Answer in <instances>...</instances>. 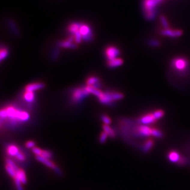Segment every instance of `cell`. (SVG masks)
Instances as JSON below:
<instances>
[{
	"mask_svg": "<svg viewBox=\"0 0 190 190\" xmlns=\"http://www.w3.org/2000/svg\"><path fill=\"white\" fill-rule=\"evenodd\" d=\"M89 94V92L86 89V87L76 88L72 93V102L74 103L80 102L81 101H82Z\"/></svg>",
	"mask_w": 190,
	"mask_h": 190,
	"instance_id": "cell-4",
	"label": "cell"
},
{
	"mask_svg": "<svg viewBox=\"0 0 190 190\" xmlns=\"http://www.w3.org/2000/svg\"><path fill=\"white\" fill-rule=\"evenodd\" d=\"M20 149L19 148L14 145H10L7 148V153L11 156H16V155L19 153Z\"/></svg>",
	"mask_w": 190,
	"mask_h": 190,
	"instance_id": "cell-17",
	"label": "cell"
},
{
	"mask_svg": "<svg viewBox=\"0 0 190 190\" xmlns=\"http://www.w3.org/2000/svg\"><path fill=\"white\" fill-rule=\"evenodd\" d=\"M124 98V95L121 92H108L102 94V95L98 98L100 103L103 104L109 105L113 102L121 100Z\"/></svg>",
	"mask_w": 190,
	"mask_h": 190,
	"instance_id": "cell-3",
	"label": "cell"
},
{
	"mask_svg": "<svg viewBox=\"0 0 190 190\" xmlns=\"http://www.w3.org/2000/svg\"><path fill=\"white\" fill-rule=\"evenodd\" d=\"M108 136V135H107V134L104 131L102 134H101V135H100V142L101 143H105V142L106 141Z\"/></svg>",
	"mask_w": 190,
	"mask_h": 190,
	"instance_id": "cell-33",
	"label": "cell"
},
{
	"mask_svg": "<svg viewBox=\"0 0 190 190\" xmlns=\"http://www.w3.org/2000/svg\"><path fill=\"white\" fill-rule=\"evenodd\" d=\"M17 176L20 179L22 183L25 184L27 183L26 175H25V173L23 169L19 168V169L17 172Z\"/></svg>",
	"mask_w": 190,
	"mask_h": 190,
	"instance_id": "cell-23",
	"label": "cell"
},
{
	"mask_svg": "<svg viewBox=\"0 0 190 190\" xmlns=\"http://www.w3.org/2000/svg\"><path fill=\"white\" fill-rule=\"evenodd\" d=\"M16 159L19 161H24L25 160V156L23 153V152H22L20 150L19 151V153L16 155L15 156Z\"/></svg>",
	"mask_w": 190,
	"mask_h": 190,
	"instance_id": "cell-31",
	"label": "cell"
},
{
	"mask_svg": "<svg viewBox=\"0 0 190 190\" xmlns=\"http://www.w3.org/2000/svg\"><path fill=\"white\" fill-rule=\"evenodd\" d=\"M101 119H102V121L105 123V124L106 125H109L111 124V120L109 116H107V115H102V117H101Z\"/></svg>",
	"mask_w": 190,
	"mask_h": 190,
	"instance_id": "cell-35",
	"label": "cell"
},
{
	"mask_svg": "<svg viewBox=\"0 0 190 190\" xmlns=\"http://www.w3.org/2000/svg\"><path fill=\"white\" fill-rule=\"evenodd\" d=\"M153 115L155 117V118L156 119V120L161 119V118H162L164 115V111L162 110H158L155 111L153 113Z\"/></svg>",
	"mask_w": 190,
	"mask_h": 190,
	"instance_id": "cell-28",
	"label": "cell"
},
{
	"mask_svg": "<svg viewBox=\"0 0 190 190\" xmlns=\"http://www.w3.org/2000/svg\"><path fill=\"white\" fill-rule=\"evenodd\" d=\"M32 151L33 153L36 155V156H41L43 150L38 147H34L32 148Z\"/></svg>",
	"mask_w": 190,
	"mask_h": 190,
	"instance_id": "cell-34",
	"label": "cell"
},
{
	"mask_svg": "<svg viewBox=\"0 0 190 190\" xmlns=\"http://www.w3.org/2000/svg\"><path fill=\"white\" fill-rule=\"evenodd\" d=\"M151 136L156 137V138H161L164 137V134L160 130L153 128L152 129V132H151Z\"/></svg>",
	"mask_w": 190,
	"mask_h": 190,
	"instance_id": "cell-27",
	"label": "cell"
},
{
	"mask_svg": "<svg viewBox=\"0 0 190 190\" xmlns=\"http://www.w3.org/2000/svg\"><path fill=\"white\" fill-rule=\"evenodd\" d=\"M23 98L25 100L26 102L28 103H33L34 99H35V94L33 92H29V91H25L24 93Z\"/></svg>",
	"mask_w": 190,
	"mask_h": 190,
	"instance_id": "cell-22",
	"label": "cell"
},
{
	"mask_svg": "<svg viewBox=\"0 0 190 190\" xmlns=\"http://www.w3.org/2000/svg\"><path fill=\"white\" fill-rule=\"evenodd\" d=\"M41 156L43 158H45L46 159H50L53 157V154L50 151L47 150H43V153L41 155Z\"/></svg>",
	"mask_w": 190,
	"mask_h": 190,
	"instance_id": "cell-32",
	"label": "cell"
},
{
	"mask_svg": "<svg viewBox=\"0 0 190 190\" xmlns=\"http://www.w3.org/2000/svg\"><path fill=\"white\" fill-rule=\"evenodd\" d=\"M86 84H87V86L95 87L97 86L98 84H100V80L98 78L96 77H91L87 80Z\"/></svg>",
	"mask_w": 190,
	"mask_h": 190,
	"instance_id": "cell-20",
	"label": "cell"
},
{
	"mask_svg": "<svg viewBox=\"0 0 190 190\" xmlns=\"http://www.w3.org/2000/svg\"><path fill=\"white\" fill-rule=\"evenodd\" d=\"M154 145V142L151 139H148V140L146 141V142L144 143L143 146V151L145 153H148L149 152L152 148H153Z\"/></svg>",
	"mask_w": 190,
	"mask_h": 190,
	"instance_id": "cell-21",
	"label": "cell"
},
{
	"mask_svg": "<svg viewBox=\"0 0 190 190\" xmlns=\"http://www.w3.org/2000/svg\"><path fill=\"white\" fill-rule=\"evenodd\" d=\"M171 65L172 68L176 71L183 72L188 68L189 63L187 59L182 57H178L172 60Z\"/></svg>",
	"mask_w": 190,
	"mask_h": 190,
	"instance_id": "cell-5",
	"label": "cell"
},
{
	"mask_svg": "<svg viewBox=\"0 0 190 190\" xmlns=\"http://www.w3.org/2000/svg\"><path fill=\"white\" fill-rule=\"evenodd\" d=\"M8 55V50L6 48H2L1 53H0V59L1 61H3Z\"/></svg>",
	"mask_w": 190,
	"mask_h": 190,
	"instance_id": "cell-30",
	"label": "cell"
},
{
	"mask_svg": "<svg viewBox=\"0 0 190 190\" xmlns=\"http://www.w3.org/2000/svg\"><path fill=\"white\" fill-rule=\"evenodd\" d=\"M45 87V84L43 83H35L27 85L25 87V91L34 92L38 90L42 89Z\"/></svg>",
	"mask_w": 190,
	"mask_h": 190,
	"instance_id": "cell-12",
	"label": "cell"
},
{
	"mask_svg": "<svg viewBox=\"0 0 190 190\" xmlns=\"http://www.w3.org/2000/svg\"><path fill=\"white\" fill-rule=\"evenodd\" d=\"M123 64V60L121 58H116L108 62V67L110 68H116Z\"/></svg>",
	"mask_w": 190,
	"mask_h": 190,
	"instance_id": "cell-14",
	"label": "cell"
},
{
	"mask_svg": "<svg viewBox=\"0 0 190 190\" xmlns=\"http://www.w3.org/2000/svg\"><path fill=\"white\" fill-rule=\"evenodd\" d=\"M5 109L7 112V118L13 125L19 121H27L30 118V115L27 112L19 110L14 106H8Z\"/></svg>",
	"mask_w": 190,
	"mask_h": 190,
	"instance_id": "cell-1",
	"label": "cell"
},
{
	"mask_svg": "<svg viewBox=\"0 0 190 190\" xmlns=\"http://www.w3.org/2000/svg\"><path fill=\"white\" fill-rule=\"evenodd\" d=\"M148 44L149 46H150L151 47H159L161 45L160 42L157 40H155V39H151V40H149L148 41Z\"/></svg>",
	"mask_w": 190,
	"mask_h": 190,
	"instance_id": "cell-29",
	"label": "cell"
},
{
	"mask_svg": "<svg viewBox=\"0 0 190 190\" xmlns=\"http://www.w3.org/2000/svg\"><path fill=\"white\" fill-rule=\"evenodd\" d=\"M151 132L152 128H149V126H147L146 125H142L138 126L136 131L138 135L142 137L151 136Z\"/></svg>",
	"mask_w": 190,
	"mask_h": 190,
	"instance_id": "cell-10",
	"label": "cell"
},
{
	"mask_svg": "<svg viewBox=\"0 0 190 190\" xmlns=\"http://www.w3.org/2000/svg\"><path fill=\"white\" fill-rule=\"evenodd\" d=\"M102 127H103V129H104V132H105L110 137H111V138H115V137L116 134H115V131H114L108 125L104 124V125H103Z\"/></svg>",
	"mask_w": 190,
	"mask_h": 190,
	"instance_id": "cell-24",
	"label": "cell"
},
{
	"mask_svg": "<svg viewBox=\"0 0 190 190\" xmlns=\"http://www.w3.org/2000/svg\"><path fill=\"white\" fill-rule=\"evenodd\" d=\"M35 142H33V141H32V140H30V141H28L26 142V143H25V146H26L27 148H33L35 147Z\"/></svg>",
	"mask_w": 190,
	"mask_h": 190,
	"instance_id": "cell-37",
	"label": "cell"
},
{
	"mask_svg": "<svg viewBox=\"0 0 190 190\" xmlns=\"http://www.w3.org/2000/svg\"><path fill=\"white\" fill-rule=\"evenodd\" d=\"M163 0H144L143 9L145 18L148 20H153L158 14V6Z\"/></svg>",
	"mask_w": 190,
	"mask_h": 190,
	"instance_id": "cell-2",
	"label": "cell"
},
{
	"mask_svg": "<svg viewBox=\"0 0 190 190\" xmlns=\"http://www.w3.org/2000/svg\"><path fill=\"white\" fill-rule=\"evenodd\" d=\"M139 121L143 125H148L155 122L156 121V119L154 116L153 113H149L141 117Z\"/></svg>",
	"mask_w": 190,
	"mask_h": 190,
	"instance_id": "cell-11",
	"label": "cell"
},
{
	"mask_svg": "<svg viewBox=\"0 0 190 190\" xmlns=\"http://www.w3.org/2000/svg\"><path fill=\"white\" fill-rule=\"evenodd\" d=\"M14 181H15V184L17 186V190H23L22 187V185H21V181L20 180V179L18 178L17 176H16V178L14 179Z\"/></svg>",
	"mask_w": 190,
	"mask_h": 190,
	"instance_id": "cell-36",
	"label": "cell"
},
{
	"mask_svg": "<svg viewBox=\"0 0 190 190\" xmlns=\"http://www.w3.org/2000/svg\"><path fill=\"white\" fill-rule=\"evenodd\" d=\"M6 170L7 171V172L9 173V175L12 176V178H14V179L17 176V172L14 169L12 168L11 166H10L8 164H6Z\"/></svg>",
	"mask_w": 190,
	"mask_h": 190,
	"instance_id": "cell-25",
	"label": "cell"
},
{
	"mask_svg": "<svg viewBox=\"0 0 190 190\" xmlns=\"http://www.w3.org/2000/svg\"><path fill=\"white\" fill-rule=\"evenodd\" d=\"M86 87V89L87 90V91L89 92V94H92L95 95V96L98 97V98H99L100 97L102 96V94H104V92H102L101 91H100L98 89L95 88L93 86H87Z\"/></svg>",
	"mask_w": 190,
	"mask_h": 190,
	"instance_id": "cell-18",
	"label": "cell"
},
{
	"mask_svg": "<svg viewBox=\"0 0 190 190\" xmlns=\"http://www.w3.org/2000/svg\"><path fill=\"white\" fill-rule=\"evenodd\" d=\"M167 156L169 160L173 163H179L182 159L180 154L175 151H170Z\"/></svg>",
	"mask_w": 190,
	"mask_h": 190,
	"instance_id": "cell-13",
	"label": "cell"
},
{
	"mask_svg": "<svg viewBox=\"0 0 190 190\" xmlns=\"http://www.w3.org/2000/svg\"><path fill=\"white\" fill-rule=\"evenodd\" d=\"M160 33L165 36L170 38L180 37L183 35V32L180 30H172L170 29H162L160 31Z\"/></svg>",
	"mask_w": 190,
	"mask_h": 190,
	"instance_id": "cell-9",
	"label": "cell"
},
{
	"mask_svg": "<svg viewBox=\"0 0 190 190\" xmlns=\"http://www.w3.org/2000/svg\"><path fill=\"white\" fill-rule=\"evenodd\" d=\"M36 159L41 162V163L44 164V165L47 166V167L51 168L53 169H54L58 174H61V171L57 167V166L54 163H53L51 161H50L49 159H46L45 158H43L41 156H36Z\"/></svg>",
	"mask_w": 190,
	"mask_h": 190,
	"instance_id": "cell-7",
	"label": "cell"
},
{
	"mask_svg": "<svg viewBox=\"0 0 190 190\" xmlns=\"http://www.w3.org/2000/svg\"><path fill=\"white\" fill-rule=\"evenodd\" d=\"M119 54V50L115 46H109L105 50V55L108 60L118 58Z\"/></svg>",
	"mask_w": 190,
	"mask_h": 190,
	"instance_id": "cell-8",
	"label": "cell"
},
{
	"mask_svg": "<svg viewBox=\"0 0 190 190\" xmlns=\"http://www.w3.org/2000/svg\"><path fill=\"white\" fill-rule=\"evenodd\" d=\"M8 25L9 29L11 30L12 32L15 35H16V36H19L20 35L19 30L18 28L17 27V26L16 25V24H15V23H14V22L13 20H12L11 19L8 20Z\"/></svg>",
	"mask_w": 190,
	"mask_h": 190,
	"instance_id": "cell-19",
	"label": "cell"
},
{
	"mask_svg": "<svg viewBox=\"0 0 190 190\" xmlns=\"http://www.w3.org/2000/svg\"><path fill=\"white\" fill-rule=\"evenodd\" d=\"M80 32L82 35L83 40L87 42H89L92 40L93 33L90 27L87 24L81 23L80 28Z\"/></svg>",
	"mask_w": 190,
	"mask_h": 190,
	"instance_id": "cell-6",
	"label": "cell"
},
{
	"mask_svg": "<svg viewBox=\"0 0 190 190\" xmlns=\"http://www.w3.org/2000/svg\"><path fill=\"white\" fill-rule=\"evenodd\" d=\"M159 20H160V22L162 25V27L164 28V29H169V22H168V20L167 19V18L163 16V15H161L159 16Z\"/></svg>",
	"mask_w": 190,
	"mask_h": 190,
	"instance_id": "cell-26",
	"label": "cell"
},
{
	"mask_svg": "<svg viewBox=\"0 0 190 190\" xmlns=\"http://www.w3.org/2000/svg\"><path fill=\"white\" fill-rule=\"evenodd\" d=\"M81 25V23H78V22H74L69 25L68 28V32L70 34L73 35L76 32H77L80 30V28Z\"/></svg>",
	"mask_w": 190,
	"mask_h": 190,
	"instance_id": "cell-16",
	"label": "cell"
},
{
	"mask_svg": "<svg viewBox=\"0 0 190 190\" xmlns=\"http://www.w3.org/2000/svg\"><path fill=\"white\" fill-rule=\"evenodd\" d=\"M58 45L61 47L64 48H70V49H76L77 47V45L73 44L72 41H70L68 39L66 41H60L58 43Z\"/></svg>",
	"mask_w": 190,
	"mask_h": 190,
	"instance_id": "cell-15",
	"label": "cell"
},
{
	"mask_svg": "<svg viewBox=\"0 0 190 190\" xmlns=\"http://www.w3.org/2000/svg\"><path fill=\"white\" fill-rule=\"evenodd\" d=\"M59 50H58V49H56V50H55V53H54L53 54V58L54 59H57V57H58V56H59Z\"/></svg>",
	"mask_w": 190,
	"mask_h": 190,
	"instance_id": "cell-38",
	"label": "cell"
}]
</instances>
